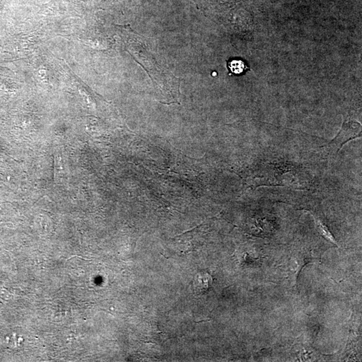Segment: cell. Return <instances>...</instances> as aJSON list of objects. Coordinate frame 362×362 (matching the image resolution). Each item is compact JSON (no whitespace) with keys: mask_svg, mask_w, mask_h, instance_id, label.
<instances>
[{"mask_svg":"<svg viewBox=\"0 0 362 362\" xmlns=\"http://www.w3.org/2000/svg\"><path fill=\"white\" fill-rule=\"evenodd\" d=\"M213 281L212 276L208 272H200L196 274L193 281V289L196 295H203L208 293L212 288Z\"/></svg>","mask_w":362,"mask_h":362,"instance_id":"7a4b0ae2","label":"cell"},{"mask_svg":"<svg viewBox=\"0 0 362 362\" xmlns=\"http://www.w3.org/2000/svg\"><path fill=\"white\" fill-rule=\"evenodd\" d=\"M227 68L231 74L240 76L250 70L248 65L242 59H231L227 61Z\"/></svg>","mask_w":362,"mask_h":362,"instance_id":"3957f363","label":"cell"},{"mask_svg":"<svg viewBox=\"0 0 362 362\" xmlns=\"http://www.w3.org/2000/svg\"><path fill=\"white\" fill-rule=\"evenodd\" d=\"M361 136V125L357 121L346 120L337 136L328 145L331 154H338L347 142Z\"/></svg>","mask_w":362,"mask_h":362,"instance_id":"6da1fadb","label":"cell"},{"mask_svg":"<svg viewBox=\"0 0 362 362\" xmlns=\"http://www.w3.org/2000/svg\"><path fill=\"white\" fill-rule=\"evenodd\" d=\"M315 220H316L317 226L318 228L320 230L321 234L326 238V239L329 240V242L333 243V244H336L335 240L333 236H332L331 234L330 233L329 229L326 227V225L323 223L322 221L319 217H315Z\"/></svg>","mask_w":362,"mask_h":362,"instance_id":"277c9868","label":"cell"}]
</instances>
